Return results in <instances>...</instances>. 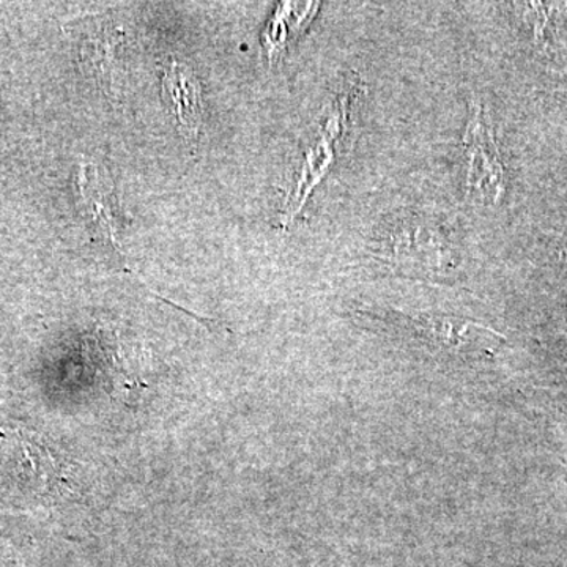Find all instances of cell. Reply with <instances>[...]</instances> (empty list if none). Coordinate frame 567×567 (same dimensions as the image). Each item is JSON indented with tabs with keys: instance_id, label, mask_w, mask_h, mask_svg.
Returning <instances> with one entry per match:
<instances>
[{
	"instance_id": "3",
	"label": "cell",
	"mask_w": 567,
	"mask_h": 567,
	"mask_svg": "<svg viewBox=\"0 0 567 567\" xmlns=\"http://www.w3.org/2000/svg\"><path fill=\"white\" fill-rule=\"evenodd\" d=\"M415 324L431 341L451 350H483L498 338L483 324L457 317L424 316L416 319Z\"/></svg>"
},
{
	"instance_id": "4",
	"label": "cell",
	"mask_w": 567,
	"mask_h": 567,
	"mask_svg": "<svg viewBox=\"0 0 567 567\" xmlns=\"http://www.w3.org/2000/svg\"><path fill=\"white\" fill-rule=\"evenodd\" d=\"M164 92L173 103L174 115L183 132L188 137L196 136L203 118V102H200L199 85L192 73L185 66L174 63L164 73Z\"/></svg>"
},
{
	"instance_id": "2",
	"label": "cell",
	"mask_w": 567,
	"mask_h": 567,
	"mask_svg": "<svg viewBox=\"0 0 567 567\" xmlns=\"http://www.w3.org/2000/svg\"><path fill=\"white\" fill-rule=\"evenodd\" d=\"M379 252L394 262L425 268L453 267L454 245L440 227L425 221L398 224L379 241Z\"/></svg>"
},
{
	"instance_id": "1",
	"label": "cell",
	"mask_w": 567,
	"mask_h": 567,
	"mask_svg": "<svg viewBox=\"0 0 567 567\" xmlns=\"http://www.w3.org/2000/svg\"><path fill=\"white\" fill-rule=\"evenodd\" d=\"M466 188L480 203L495 204L505 193V173L491 123L481 102L470 103L464 134Z\"/></svg>"
}]
</instances>
